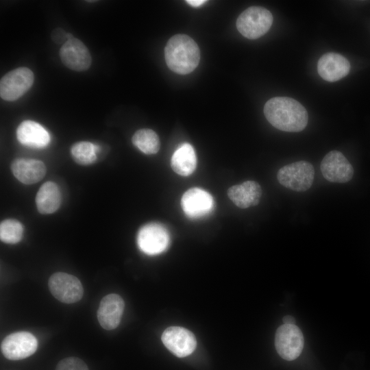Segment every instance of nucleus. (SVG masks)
Segmentation results:
<instances>
[{
	"mask_svg": "<svg viewBox=\"0 0 370 370\" xmlns=\"http://www.w3.org/2000/svg\"><path fill=\"white\" fill-rule=\"evenodd\" d=\"M267 121L275 128L289 132L302 131L308 123V113L297 101L287 97H275L264 107Z\"/></svg>",
	"mask_w": 370,
	"mask_h": 370,
	"instance_id": "nucleus-1",
	"label": "nucleus"
},
{
	"mask_svg": "<svg viewBox=\"0 0 370 370\" xmlns=\"http://www.w3.org/2000/svg\"><path fill=\"white\" fill-rule=\"evenodd\" d=\"M166 65L173 72L186 75L193 71L200 60V50L195 41L186 34H176L164 48Z\"/></svg>",
	"mask_w": 370,
	"mask_h": 370,
	"instance_id": "nucleus-2",
	"label": "nucleus"
},
{
	"mask_svg": "<svg viewBox=\"0 0 370 370\" xmlns=\"http://www.w3.org/2000/svg\"><path fill=\"white\" fill-rule=\"evenodd\" d=\"M273 23L272 14L267 9L252 6L244 10L236 20V28L245 38L257 39L265 34Z\"/></svg>",
	"mask_w": 370,
	"mask_h": 370,
	"instance_id": "nucleus-3",
	"label": "nucleus"
},
{
	"mask_svg": "<svg viewBox=\"0 0 370 370\" xmlns=\"http://www.w3.org/2000/svg\"><path fill=\"white\" fill-rule=\"evenodd\" d=\"M314 177L313 166L307 161H298L279 169L277 178L283 186L297 192L310 188Z\"/></svg>",
	"mask_w": 370,
	"mask_h": 370,
	"instance_id": "nucleus-4",
	"label": "nucleus"
},
{
	"mask_svg": "<svg viewBox=\"0 0 370 370\" xmlns=\"http://www.w3.org/2000/svg\"><path fill=\"white\" fill-rule=\"evenodd\" d=\"M34 80L32 71L27 67L13 69L0 80V96L8 101L21 97L32 87Z\"/></svg>",
	"mask_w": 370,
	"mask_h": 370,
	"instance_id": "nucleus-5",
	"label": "nucleus"
},
{
	"mask_svg": "<svg viewBox=\"0 0 370 370\" xmlns=\"http://www.w3.org/2000/svg\"><path fill=\"white\" fill-rule=\"evenodd\" d=\"M48 286L52 295L65 304L77 302L83 297L84 288L79 280L66 273L57 272L51 275Z\"/></svg>",
	"mask_w": 370,
	"mask_h": 370,
	"instance_id": "nucleus-6",
	"label": "nucleus"
},
{
	"mask_svg": "<svg viewBox=\"0 0 370 370\" xmlns=\"http://www.w3.org/2000/svg\"><path fill=\"white\" fill-rule=\"evenodd\" d=\"M304 336L295 325L283 324L275 333V346L278 354L284 360H293L301 353Z\"/></svg>",
	"mask_w": 370,
	"mask_h": 370,
	"instance_id": "nucleus-7",
	"label": "nucleus"
},
{
	"mask_svg": "<svg viewBox=\"0 0 370 370\" xmlns=\"http://www.w3.org/2000/svg\"><path fill=\"white\" fill-rule=\"evenodd\" d=\"M170 242L167 230L161 224L151 223L143 226L137 235L139 249L145 254L154 256L164 252Z\"/></svg>",
	"mask_w": 370,
	"mask_h": 370,
	"instance_id": "nucleus-8",
	"label": "nucleus"
},
{
	"mask_svg": "<svg viewBox=\"0 0 370 370\" xmlns=\"http://www.w3.org/2000/svg\"><path fill=\"white\" fill-rule=\"evenodd\" d=\"M37 347V339L32 333L26 331L8 335L1 344V353L10 360L26 358L34 354Z\"/></svg>",
	"mask_w": 370,
	"mask_h": 370,
	"instance_id": "nucleus-9",
	"label": "nucleus"
},
{
	"mask_svg": "<svg viewBox=\"0 0 370 370\" xmlns=\"http://www.w3.org/2000/svg\"><path fill=\"white\" fill-rule=\"evenodd\" d=\"M164 346L179 358L191 354L196 348L197 341L190 330L179 326L167 328L162 334Z\"/></svg>",
	"mask_w": 370,
	"mask_h": 370,
	"instance_id": "nucleus-10",
	"label": "nucleus"
},
{
	"mask_svg": "<svg viewBox=\"0 0 370 370\" xmlns=\"http://www.w3.org/2000/svg\"><path fill=\"white\" fill-rule=\"evenodd\" d=\"M323 176L331 182L345 183L353 177L354 169L350 162L340 151L328 152L321 163Z\"/></svg>",
	"mask_w": 370,
	"mask_h": 370,
	"instance_id": "nucleus-11",
	"label": "nucleus"
},
{
	"mask_svg": "<svg viewBox=\"0 0 370 370\" xmlns=\"http://www.w3.org/2000/svg\"><path fill=\"white\" fill-rule=\"evenodd\" d=\"M59 56L62 62L73 71H84L91 65L92 58L89 50L76 38H73L62 45Z\"/></svg>",
	"mask_w": 370,
	"mask_h": 370,
	"instance_id": "nucleus-12",
	"label": "nucleus"
},
{
	"mask_svg": "<svg viewBox=\"0 0 370 370\" xmlns=\"http://www.w3.org/2000/svg\"><path fill=\"white\" fill-rule=\"evenodd\" d=\"M124 307V301L120 295L112 293L103 297L100 301L97 314L100 325L107 330L118 327Z\"/></svg>",
	"mask_w": 370,
	"mask_h": 370,
	"instance_id": "nucleus-13",
	"label": "nucleus"
},
{
	"mask_svg": "<svg viewBox=\"0 0 370 370\" xmlns=\"http://www.w3.org/2000/svg\"><path fill=\"white\" fill-rule=\"evenodd\" d=\"M213 198L207 191L199 188L188 189L183 195L181 206L190 218H199L208 214L212 209Z\"/></svg>",
	"mask_w": 370,
	"mask_h": 370,
	"instance_id": "nucleus-14",
	"label": "nucleus"
},
{
	"mask_svg": "<svg viewBox=\"0 0 370 370\" xmlns=\"http://www.w3.org/2000/svg\"><path fill=\"white\" fill-rule=\"evenodd\" d=\"M347 58L339 53L330 52L323 55L317 63L319 75L325 81L334 82L345 77L350 71Z\"/></svg>",
	"mask_w": 370,
	"mask_h": 370,
	"instance_id": "nucleus-15",
	"label": "nucleus"
},
{
	"mask_svg": "<svg viewBox=\"0 0 370 370\" xmlns=\"http://www.w3.org/2000/svg\"><path fill=\"white\" fill-rule=\"evenodd\" d=\"M18 142L27 147L41 149L50 141L49 132L38 123L31 120L23 121L16 130Z\"/></svg>",
	"mask_w": 370,
	"mask_h": 370,
	"instance_id": "nucleus-16",
	"label": "nucleus"
},
{
	"mask_svg": "<svg viewBox=\"0 0 370 370\" xmlns=\"http://www.w3.org/2000/svg\"><path fill=\"white\" fill-rule=\"evenodd\" d=\"M227 195L237 207L247 208L259 204L262 188L257 182L248 180L231 186L227 190Z\"/></svg>",
	"mask_w": 370,
	"mask_h": 370,
	"instance_id": "nucleus-17",
	"label": "nucleus"
},
{
	"mask_svg": "<svg viewBox=\"0 0 370 370\" xmlns=\"http://www.w3.org/2000/svg\"><path fill=\"white\" fill-rule=\"evenodd\" d=\"M14 177L24 184H32L40 181L46 174L45 164L38 160L18 158L11 164Z\"/></svg>",
	"mask_w": 370,
	"mask_h": 370,
	"instance_id": "nucleus-18",
	"label": "nucleus"
},
{
	"mask_svg": "<svg viewBox=\"0 0 370 370\" xmlns=\"http://www.w3.org/2000/svg\"><path fill=\"white\" fill-rule=\"evenodd\" d=\"M62 197L58 186L53 182H47L39 188L36 196L38 212L43 214L55 212L61 204Z\"/></svg>",
	"mask_w": 370,
	"mask_h": 370,
	"instance_id": "nucleus-19",
	"label": "nucleus"
},
{
	"mask_svg": "<svg viewBox=\"0 0 370 370\" xmlns=\"http://www.w3.org/2000/svg\"><path fill=\"white\" fill-rule=\"evenodd\" d=\"M197 165V158L193 146L188 143L181 145L173 153L171 166L178 175L188 176L193 173Z\"/></svg>",
	"mask_w": 370,
	"mask_h": 370,
	"instance_id": "nucleus-20",
	"label": "nucleus"
},
{
	"mask_svg": "<svg viewBox=\"0 0 370 370\" xmlns=\"http://www.w3.org/2000/svg\"><path fill=\"white\" fill-rule=\"evenodd\" d=\"M133 145L145 154L156 153L160 147L158 134L150 129L137 130L132 136Z\"/></svg>",
	"mask_w": 370,
	"mask_h": 370,
	"instance_id": "nucleus-21",
	"label": "nucleus"
},
{
	"mask_svg": "<svg viewBox=\"0 0 370 370\" xmlns=\"http://www.w3.org/2000/svg\"><path fill=\"white\" fill-rule=\"evenodd\" d=\"M100 147L88 141H79L71 148L73 159L79 164L89 165L97 160Z\"/></svg>",
	"mask_w": 370,
	"mask_h": 370,
	"instance_id": "nucleus-22",
	"label": "nucleus"
},
{
	"mask_svg": "<svg viewBox=\"0 0 370 370\" xmlns=\"http://www.w3.org/2000/svg\"><path fill=\"white\" fill-rule=\"evenodd\" d=\"M23 234V227L16 219H8L0 224L1 241L8 244H16L21 241Z\"/></svg>",
	"mask_w": 370,
	"mask_h": 370,
	"instance_id": "nucleus-23",
	"label": "nucleus"
},
{
	"mask_svg": "<svg viewBox=\"0 0 370 370\" xmlns=\"http://www.w3.org/2000/svg\"><path fill=\"white\" fill-rule=\"evenodd\" d=\"M56 370H89L86 364L77 357H67L61 360Z\"/></svg>",
	"mask_w": 370,
	"mask_h": 370,
	"instance_id": "nucleus-24",
	"label": "nucleus"
},
{
	"mask_svg": "<svg viewBox=\"0 0 370 370\" xmlns=\"http://www.w3.org/2000/svg\"><path fill=\"white\" fill-rule=\"evenodd\" d=\"M51 39L56 44H64L67 40L74 38L72 34L58 27L51 32Z\"/></svg>",
	"mask_w": 370,
	"mask_h": 370,
	"instance_id": "nucleus-25",
	"label": "nucleus"
},
{
	"mask_svg": "<svg viewBox=\"0 0 370 370\" xmlns=\"http://www.w3.org/2000/svg\"><path fill=\"white\" fill-rule=\"evenodd\" d=\"M187 3L193 7H199L204 4L206 1V0H187L186 1Z\"/></svg>",
	"mask_w": 370,
	"mask_h": 370,
	"instance_id": "nucleus-26",
	"label": "nucleus"
},
{
	"mask_svg": "<svg viewBox=\"0 0 370 370\" xmlns=\"http://www.w3.org/2000/svg\"><path fill=\"white\" fill-rule=\"evenodd\" d=\"M282 321L284 324L295 325V319L293 317L290 315L284 317Z\"/></svg>",
	"mask_w": 370,
	"mask_h": 370,
	"instance_id": "nucleus-27",
	"label": "nucleus"
}]
</instances>
